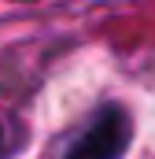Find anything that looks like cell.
Returning <instances> with one entry per match:
<instances>
[{"instance_id":"obj_2","label":"cell","mask_w":155,"mask_h":159,"mask_svg":"<svg viewBox=\"0 0 155 159\" xmlns=\"http://www.w3.org/2000/svg\"><path fill=\"white\" fill-rule=\"evenodd\" d=\"M7 137H4V129H0V159H4V152H7V144H4Z\"/></svg>"},{"instance_id":"obj_1","label":"cell","mask_w":155,"mask_h":159,"mask_svg":"<svg viewBox=\"0 0 155 159\" xmlns=\"http://www.w3.org/2000/svg\"><path fill=\"white\" fill-rule=\"evenodd\" d=\"M129 144H133L129 115L118 104H107L81 126V133L67 144L63 159H122L129 152Z\"/></svg>"}]
</instances>
